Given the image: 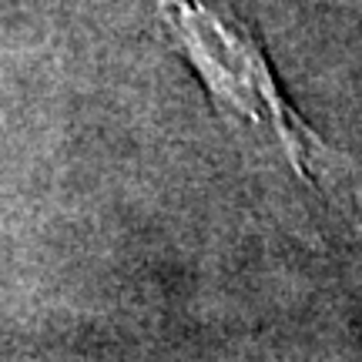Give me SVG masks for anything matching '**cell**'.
I'll return each instance as SVG.
<instances>
[{
	"mask_svg": "<svg viewBox=\"0 0 362 362\" xmlns=\"http://www.w3.org/2000/svg\"><path fill=\"white\" fill-rule=\"evenodd\" d=\"M161 11L211 90L218 98H228L235 111L248 115L252 121H265L292 155V165L302 178L319 185L336 205L356 208L362 215V194L346 158L332 155L282 104L255 40L198 0H161Z\"/></svg>",
	"mask_w": 362,
	"mask_h": 362,
	"instance_id": "cell-1",
	"label": "cell"
}]
</instances>
